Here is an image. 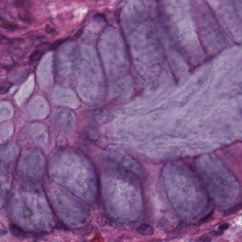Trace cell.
<instances>
[{
  "mask_svg": "<svg viewBox=\"0 0 242 242\" xmlns=\"http://www.w3.org/2000/svg\"><path fill=\"white\" fill-rule=\"evenodd\" d=\"M137 231L139 234L142 235H151L154 234V229L152 226L147 224H144L139 226Z\"/></svg>",
  "mask_w": 242,
  "mask_h": 242,
  "instance_id": "6da1fadb",
  "label": "cell"
},
{
  "mask_svg": "<svg viewBox=\"0 0 242 242\" xmlns=\"http://www.w3.org/2000/svg\"><path fill=\"white\" fill-rule=\"evenodd\" d=\"M43 54V51L42 50H39V49L35 50L30 55L29 57V61L31 63H36L40 59Z\"/></svg>",
  "mask_w": 242,
  "mask_h": 242,
  "instance_id": "7a4b0ae2",
  "label": "cell"
},
{
  "mask_svg": "<svg viewBox=\"0 0 242 242\" xmlns=\"http://www.w3.org/2000/svg\"><path fill=\"white\" fill-rule=\"evenodd\" d=\"M10 230L12 234L14 236L17 237H24L26 236L25 232L16 225L13 224L11 225L10 226Z\"/></svg>",
  "mask_w": 242,
  "mask_h": 242,
  "instance_id": "3957f363",
  "label": "cell"
},
{
  "mask_svg": "<svg viewBox=\"0 0 242 242\" xmlns=\"http://www.w3.org/2000/svg\"><path fill=\"white\" fill-rule=\"evenodd\" d=\"M19 26L12 22H4L2 24V27L9 31H15L19 29Z\"/></svg>",
  "mask_w": 242,
  "mask_h": 242,
  "instance_id": "277c9868",
  "label": "cell"
},
{
  "mask_svg": "<svg viewBox=\"0 0 242 242\" xmlns=\"http://www.w3.org/2000/svg\"><path fill=\"white\" fill-rule=\"evenodd\" d=\"M13 3L16 7L21 9L29 7L31 4L29 0H14Z\"/></svg>",
  "mask_w": 242,
  "mask_h": 242,
  "instance_id": "5b68a950",
  "label": "cell"
},
{
  "mask_svg": "<svg viewBox=\"0 0 242 242\" xmlns=\"http://www.w3.org/2000/svg\"><path fill=\"white\" fill-rule=\"evenodd\" d=\"M18 18L20 20L26 22H30L32 19L30 13L27 11H23L19 13Z\"/></svg>",
  "mask_w": 242,
  "mask_h": 242,
  "instance_id": "8992f818",
  "label": "cell"
},
{
  "mask_svg": "<svg viewBox=\"0 0 242 242\" xmlns=\"http://www.w3.org/2000/svg\"><path fill=\"white\" fill-rule=\"evenodd\" d=\"M241 208H242L241 203L237 204L234 206L232 207L231 208L227 210L224 214V216H228L230 215L233 214L241 210Z\"/></svg>",
  "mask_w": 242,
  "mask_h": 242,
  "instance_id": "52a82bcc",
  "label": "cell"
},
{
  "mask_svg": "<svg viewBox=\"0 0 242 242\" xmlns=\"http://www.w3.org/2000/svg\"><path fill=\"white\" fill-rule=\"evenodd\" d=\"M67 39H61L58 40L55 42L53 43L51 45V46H50V48H51V49H55L58 46H59L61 44L63 43L64 42H65L66 40H67Z\"/></svg>",
  "mask_w": 242,
  "mask_h": 242,
  "instance_id": "ba28073f",
  "label": "cell"
},
{
  "mask_svg": "<svg viewBox=\"0 0 242 242\" xmlns=\"http://www.w3.org/2000/svg\"><path fill=\"white\" fill-rule=\"evenodd\" d=\"M198 242H210L211 239L207 236H203L196 240Z\"/></svg>",
  "mask_w": 242,
  "mask_h": 242,
  "instance_id": "9c48e42d",
  "label": "cell"
},
{
  "mask_svg": "<svg viewBox=\"0 0 242 242\" xmlns=\"http://www.w3.org/2000/svg\"><path fill=\"white\" fill-rule=\"evenodd\" d=\"M229 228V224L228 223H224L220 225L219 227V230L220 231H224L227 229Z\"/></svg>",
  "mask_w": 242,
  "mask_h": 242,
  "instance_id": "30bf717a",
  "label": "cell"
},
{
  "mask_svg": "<svg viewBox=\"0 0 242 242\" xmlns=\"http://www.w3.org/2000/svg\"><path fill=\"white\" fill-rule=\"evenodd\" d=\"M120 10H117L115 13V20L117 22H120Z\"/></svg>",
  "mask_w": 242,
  "mask_h": 242,
  "instance_id": "8fae6325",
  "label": "cell"
},
{
  "mask_svg": "<svg viewBox=\"0 0 242 242\" xmlns=\"http://www.w3.org/2000/svg\"><path fill=\"white\" fill-rule=\"evenodd\" d=\"M82 32L83 29H81L79 30V31H78V32H77V33H76V35H75V36H76V38H78L79 36H81V34H82Z\"/></svg>",
  "mask_w": 242,
  "mask_h": 242,
  "instance_id": "7c38bea8",
  "label": "cell"
},
{
  "mask_svg": "<svg viewBox=\"0 0 242 242\" xmlns=\"http://www.w3.org/2000/svg\"><path fill=\"white\" fill-rule=\"evenodd\" d=\"M0 40H1V39H0ZM0 43H1V41H0Z\"/></svg>",
  "mask_w": 242,
  "mask_h": 242,
  "instance_id": "4fadbf2b",
  "label": "cell"
}]
</instances>
